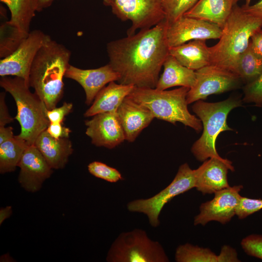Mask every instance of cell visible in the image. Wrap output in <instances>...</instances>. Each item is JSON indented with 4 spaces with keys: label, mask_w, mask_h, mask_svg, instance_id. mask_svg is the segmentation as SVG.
Masks as SVG:
<instances>
[{
    "label": "cell",
    "mask_w": 262,
    "mask_h": 262,
    "mask_svg": "<svg viewBox=\"0 0 262 262\" xmlns=\"http://www.w3.org/2000/svg\"><path fill=\"white\" fill-rule=\"evenodd\" d=\"M165 19L155 26L107 44L109 64L120 76L117 82L140 88H156L169 54Z\"/></svg>",
    "instance_id": "1"
},
{
    "label": "cell",
    "mask_w": 262,
    "mask_h": 262,
    "mask_svg": "<svg viewBox=\"0 0 262 262\" xmlns=\"http://www.w3.org/2000/svg\"><path fill=\"white\" fill-rule=\"evenodd\" d=\"M70 51L48 35L33 62L29 85L48 110L56 107L64 93L63 78L69 66Z\"/></svg>",
    "instance_id": "2"
},
{
    "label": "cell",
    "mask_w": 262,
    "mask_h": 262,
    "mask_svg": "<svg viewBox=\"0 0 262 262\" xmlns=\"http://www.w3.org/2000/svg\"><path fill=\"white\" fill-rule=\"evenodd\" d=\"M221 29L219 41L209 47L211 64L234 73L238 59L248 48L251 36L262 29V19L236 4Z\"/></svg>",
    "instance_id": "3"
},
{
    "label": "cell",
    "mask_w": 262,
    "mask_h": 262,
    "mask_svg": "<svg viewBox=\"0 0 262 262\" xmlns=\"http://www.w3.org/2000/svg\"><path fill=\"white\" fill-rule=\"evenodd\" d=\"M0 85L13 97L17 107V120L21 127L16 136L28 146L34 145L39 135L50 123L45 103L34 92L32 93L25 80L18 77H1Z\"/></svg>",
    "instance_id": "4"
},
{
    "label": "cell",
    "mask_w": 262,
    "mask_h": 262,
    "mask_svg": "<svg viewBox=\"0 0 262 262\" xmlns=\"http://www.w3.org/2000/svg\"><path fill=\"white\" fill-rule=\"evenodd\" d=\"M189 89L186 87L171 90L134 87L128 96L147 107L155 118L173 124L179 122L199 132L201 120L188 110L186 97Z\"/></svg>",
    "instance_id": "5"
},
{
    "label": "cell",
    "mask_w": 262,
    "mask_h": 262,
    "mask_svg": "<svg viewBox=\"0 0 262 262\" xmlns=\"http://www.w3.org/2000/svg\"><path fill=\"white\" fill-rule=\"evenodd\" d=\"M241 104L240 99L230 97L215 103L199 100L192 106L193 112L200 118L203 128L201 136L191 148V152L197 160L202 162L213 157L223 159L216 149V140L221 132L233 130L227 125V118L231 110Z\"/></svg>",
    "instance_id": "6"
},
{
    "label": "cell",
    "mask_w": 262,
    "mask_h": 262,
    "mask_svg": "<svg viewBox=\"0 0 262 262\" xmlns=\"http://www.w3.org/2000/svg\"><path fill=\"white\" fill-rule=\"evenodd\" d=\"M108 262H168L161 244L150 239L143 229L121 233L113 243L106 257Z\"/></svg>",
    "instance_id": "7"
},
{
    "label": "cell",
    "mask_w": 262,
    "mask_h": 262,
    "mask_svg": "<svg viewBox=\"0 0 262 262\" xmlns=\"http://www.w3.org/2000/svg\"><path fill=\"white\" fill-rule=\"evenodd\" d=\"M196 172L188 164L179 168L172 181L164 189L152 197L140 198L129 202L128 210L131 212L142 213L148 218L150 225L157 227L160 224V214L164 205L175 196L195 187Z\"/></svg>",
    "instance_id": "8"
},
{
    "label": "cell",
    "mask_w": 262,
    "mask_h": 262,
    "mask_svg": "<svg viewBox=\"0 0 262 262\" xmlns=\"http://www.w3.org/2000/svg\"><path fill=\"white\" fill-rule=\"evenodd\" d=\"M163 0H112V12L122 21L130 20L128 35L150 28L165 19Z\"/></svg>",
    "instance_id": "9"
},
{
    "label": "cell",
    "mask_w": 262,
    "mask_h": 262,
    "mask_svg": "<svg viewBox=\"0 0 262 262\" xmlns=\"http://www.w3.org/2000/svg\"><path fill=\"white\" fill-rule=\"evenodd\" d=\"M196 81L187 95L188 104L203 100L212 94L237 89L242 81L235 73L217 66L210 64L196 70Z\"/></svg>",
    "instance_id": "10"
},
{
    "label": "cell",
    "mask_w": 262,
    "mask_h": 262,
    "mask_svg": "<svg viewBox=\"0 0 262 262\" xmlns=\"http://www.w3.org/2000/svg\"><path fill=\"white\" fill-rule=\"evenodd\" d=\"M48 36L39 30L30 32L12 53L0 60V76L21 78L29 86V78L33 62Z\"/></svg>",
    "instance_id": "11"
},
{
    "label": "cell",
    "mask_w": 262,
    "mask_h": 262,
    "mask_svg": "<svg viewBox=\"0 0 262 262\" xmlns=\"http://www.w3.org/2000/svg\"><path fill=\"white\" fill-rule=\"evenodd\" d=\"M221 31L216 24L183 16L168 23L166 37L170 48L194 40L218 39Z\"/></svg>",
    "instance_id": "12"
},
{
    "label": "cell",
    "mask_w": 262,
    "mask_h": 262,
    "mask_svg": "<svg viewBox=\"0 0 262 262\" xmlns=\"http://www.w3.org/2000/svg\"><path fill=\"white\" fill-rule=\"evenodd\" d=\"M242 188V185L229 186L214 193L213 199L200 205L199 213L194 219V225L204 226L212 221L222 224L230 221L235 214Z\"/></svg>",
    "instance_id": "13"
},
{
    "label": "cell",
    "mask_w": 262,
    "mask_h": 262,
    "mask_svg": "<svg viewBox=\"0 0 262 262\" xmlns=\"http://www.w3.org/2000/svg\"><path fill=\"white\" fill-rule=\"evenodd\" d=\"M85 133L97 147L112 149L125 140V136L118 118L117 111L97 114L85 122Z\"/></svg>",
    "instance_id": "14"
},
{
    "label": "cell",
    "mask_w": 262,
    "mask_h": 262,
    "mask_svg": "<svg viewBox=\"0 0 262 262\" xmlns=\"http://www.w3.org/2000/svg\"><path fill=\"white\" fill-rule=\"evenodd\" d=\"M18 180L21 186L30 192L38 191L53 172L43 156L34 145L27 147L18 163Z\"/></svg>",
    "instance_id": "15"
},
{
    "label": "cell",
    "mask_w": 262,
    "mask_h": 262,
    "mask_svg": "<svg viewBox=\"0 0 262 262\" xmlns=\"http://www.w3.org/2000/svg\"><path fill=\"white\" fill-rule=\"evenodd\" d=\"M65 77L76 81L82 87L86 95L85 103L89 105L106 84L117 82L120 76L108 63L97 68L88 69L69 65Z\"/></svg>",
    "instance_id": "16"
},
{
    "label": "cell",
    "mask_w": 262,
    "mask_h": 262,
    "mask_svg": "<svg viewBox=\"0 0 262 262\" xmlns=\"http://www.w3.org/2000/svg\"><path fill=\"white\" fill-rule=\"evenodd\" d=\"M228 170H234L230 161L210 158L195 169V188L203 195L214 194L229 186L227 178Z\"/></svg>",
    "instance_id": "17"
},
{
    "label": "cell",
    "mask_w": 262,
    "mask_h": 262,
    "mask_svg": "<svg viewBox=\"0 0 262 262\" xmlns=\"http://www.w3.org/2000/svg\"><path fill=\"white\" fill-rule=\"evenodd\" d=\"M117 115L125 134V140L130 143L134 142L155 118L147 107L128 96L119 106Z\"/></svg>",
    "instance_id": "18"
},
{
    "label": "cell",
    "mask_w": 262,
    "mask_h": 262,
    "mask_svg": "<svg viewBox=\"0 0 262 262\" xmlns=\"http://www.w3.org/2000/svg\"><path fill=\"white\" fill-rule=\"evenodd\" d=\"M34 145L49 165L55 169L64 168L73 151L72 143L68 138L55 139L46 130L37 137Z\"/></svg>",
    "instance_id": "19"
},
{
    "label": "cell",
    "mask_w": 262,
    "mask_h": 262,
    "mask_svg": "<svg viewBox=\"0 0 262 262\" xmlns=\"http://www.w3.org/2000/svg\"><path fill=\"white\" fill-rule=\"evenodd\" d=\"M134 87L131 85L117 83L115 82H110L98 92L84 116L90 117L100 113L116 112Z\"/></svg>",
    "instance_id": "20"
},
{
    "label": "cell",
    "mask_w": 262,
    "mask_h": 262,
    "mask_svg": "<svg viewBox=\"0 0 262 262\" xmlns=\"http://www.w3.org/2000/svg\"><path fill=\"white\" fill-rule=\"evenodd\" d=\"M206 40H194L169 48V54L183 66L197 70L211 64V55Z\"/></svg>",
    "instance_id": "21"
},
{
    "label": "cell",
    "mask_w": 262,
    "mask_h": 262,
    "mask_svg": "<svg viewBox=\"0 0 262 262\" xmlns=\"http://www.w3.org/2000/svg\"><path fill=\"white\" fill-rule=\"evenodd\" d=\"M164 70L156 88L164 90L174 86L192 87L196 81V71L180 64L170 54L163 64Z\"/></svg>",
    "instance_id": "22"
},
{
    "label": "cell",
    "mask_w": 262,
    "mask_h": 262,
    "mask_svg": "<svg viewBox=\"0 0 262 262\" xmlns=\"http://www.w3.org/2000/svg\"><path fill=\"white\" fill-rule=\"evenodd\" d=\"M234 5L232 0H199L183 16L214 23L222 28Z\"/></svg>",
    "instance_id": "23"
},
{
    "label": "cell",
    "mask_w": 262,
    "mask_h": 262,
    "mask_svg": "<svg viewBox=\"0 0 262 262\" xmlns=\"http://www.w3.org/2000/svg\"><path fill=\"white\" fill-rule=\"evenodd\" d=\"M8 7L11 18L7 22L21 33L28 35L36 12L34 0H0Z\"/></svg>",
    "instance_id": "24"
},
{
    "label": "cell",
    "mask_w": 262,
    "mask_h": 262,
    "mask_svg": "<svg viewBox=\"0 0 262 262\" xmlns=\"http://www.w3.org/2000/svg\"><path fill=\"white\" fill-rule=\"evenodd\" d=\"M28 146L16 135L0 144V173L14 171Z\"/></svg>",
    "instance_id": "25"
},
{
    "label": "cell",
    "mask_w": 262,
    "mask_h": 262,
    "mask_svg": "<svg viewBox=\"0 0 262 262\" xmlns=\"http://www.w3.org/2000/svg\"><path fill=\"white\" fill-rule=\"evenodd\" d=\"M234 73L246 84L256 80L262 73V60L253 52L249 45L239 58Z\"/></svg>",
    "instance_id": "26"
},
{
    "label": "cell",
    "mask_w": 262,
    "mask_h": 262,
    "mask_svg": "<svg viewBox=\"0 0 262 262\" xmlns=\"http://www.w3.org/2000/svg\"><path fill=\"white\" fill-rule=\"evenodd\" d=\"M177 262H219L218 255L210 249L186 243L180 245L176 250Z\"/></svg>",
    "instance_id": "27"
},
{
    "label": "cell",
    "mask_w": 262,
    "mask_h": 262,
    "mask_svg": "<svg viewBox=\"0 0 262 262\" xmlns=\"http://www.w3.org/2000/svg\"><path fill=\"white\" fill-rule=\"evenodd\" d=\"M0 57L4 58L12 53L28 36L21 33L7 22L1 26Z\"/></svg>",
    "instance_id": "28"
},
{
    "label": "cell",
    "mask_w": 262,
    "mask_h": 262,
    "mask_svg": "<svg viewBox=\"0 0 262 262\" xmlns=\"http://www.w3.org/2000/svg\"><path fill=\"white\" fill-rule=\"evenodd\" d=\"M199 0H163L165 19L172 22L191 9Z\"/></svg>",
    "instance_id": "29"
},
{
    "label": "cell",
    "mask_w": 262,
    "mask_h": 262,
    "mask_svg": "<svg viewBox=\"0 0 262 262\" xmlns=\"http://www.w3.org/2000/svg\"><path fill=\"white\" fill-rule=\"evenodd\" d=\"M88 170L94 176L109 182L115 183L123 179L118 170L100 162L94 161L90 163Z\"/></svg>",
    "instance_id": "30"
},
{
    "label": "cell",
    "mask_w": 262,
    "mask_h": 262,
    "mask_svg": "<svg viewBox=\"0 0 262 262\" xmlns=\"http://www.w3.org/2000/svg\"><path fill=\"white\" fill-rule=\"evenodd\" d=\"M243 100L254 103L256 106H262V73L254 81L246 84L244 87Z\"/></svg>",
    "instance_id": "31"
},
{
    "label": "cell",
    "mask_w": 262,
    "mask_h": 262,
    "mask_svg": "<svg viewBox=\"0 0 262 262\" xmlns=\"http://www.w3.org/2000/svg\"><path fill=\"white\" fill-rule=\"evenodd\" d=\"M262 209V199H253L241 196L235 214L239 219H244Z\"/></svg>",
    "instance_id": "32"
},
{
    "label": "cell",
    "mask_w": 262,
    "mask_h": 262,
    "mask_svg": "<svg viewBox=\"0 0 262 262\" xmlns=\"http://www.w3.org/2000/svg\"><path fill=\"white\" fill-rule=\"evenodd\" d=\"M241 245L247 255L262 260V235H249L242 240Z\"/></svg>",
    "instance_id": "33"
},
{
    "label": "cell",
    "mask_w": 262,
    "mask_h": 262,
    "mask_svg": "<svg viewBox=\"0 0 262 262\" xmlns=\"http://www.w3.org/2000/svg\"><path fill=\"white\" fill-rule=\"evenodd\" d=\"M72 108V103L65 102L60 107L48 109L46 115L50 123H62L65 117L71 111Z\"/></svg>",
    "instance_id": "34"
},
{
    "label": "cell",
    "mask_w": 262,
    "mask_h": 262,
    "mask_svg": "<svg viewBox=\"0 0 262 262\" xmlns=\"http://www.w3.org/2000/svg\"><path fill=\"white\" fill-rule=\"evenodd\" d=\"M48 133L55 139L68 138L70 130L62 123H50L46 129Z\"/></svg>",
    "instance_id": "35"
},
{
    "label": "cell",
    "mask_w": 262,
    "mask_h": 262,
    "mask_svg": "<svg viewBox=\"0 0 262 262\" xmlns=\"http://www.w3.org/2000/svg\"><path fill=\"white\" fill-rule=\"evenodd\" d=\"M249 46L253 52L262 60V29L251 36Z\"/></svg>",
    "instance_id": "36"
},
{
    "label": "cell",
    "mask_w": 262,
    "mask_h": 262,
    "mask_svg": "<svg viewBox=\"0 0 262 262\" xmlns=\"http://www.w3.org/2000/svg\"><path fill=\"white\" fill-rule=\"evenodd\" d=\"M5 94L1 92L0 94V126H5L7 124L11 123L13 118L8 113V109L5 102Z\"/></svg>",
    "instance_id": "37"
},
{
    "label": "cell",
    "mask_w": 262,
    "mask_h": 262,
    "mask_svg": "<svg viewBox=\"0 0 262 262\" xmlns=\"http://www.w3.org/2000/svg\"><path fill=\"white\" fill-rule=\"evenodd\" d=\"M219 262H240L235 249L228 246H224L218 255Z\"/></svg>",
    "instance_id": "38"
},
{
    "label": "cell",
    "mask_w": 262,
    "mask_h": 262,
    "mask_svg": "<svg viewBox=\"0 0 262 262\" xmlns=\"http://www.w3.org/2000/svg\"><path fill=\"white\" fill-rule=\"evenodd\" d=\"M242 7L248 13L262 19V0L252 5H244Z\"/></svg>",
    "instance_id": "39"
},
{
    "label": "cell",
    "mask_w": 262,
    "mask_h": 262,
    "mask_svg": "<svg viewBox=\"0 0 262 262\" xmlns=\"http://www.w3.org/2000/svg\"><path fill=\"white\" fill-rule=\"evenodd\" d=\"M54 0H34L36 12H40L44 9L51 5ZM103 3L108 6H110L112 0H102Z\"/></svg>",
    "instance_id": "40"
},
{
    "label": "cell",
    "mask_w": 262,
    "mask_h": 262,
    "mask_svg": "<svg viewBox=\"0 0 262 262\" xmlns=\"http://www.w3.org/2000/svg\"><path fill=\"white\" fill-rule=\"evenodd\" d=\"M13 130V129L12 127L0 126V144L12 138L15 136Z\"/></svg>",
    "instance_id": "41"
},
{
    "label": "cell",
    "mask_w": 262,
    "mask_h": 262,
    "mask_svg": "<svg viewBox=\"0 0 262 262\" xmlns=\"http://www.w3.org/2000/svg\"><path fill=\"white\" fill-rule=\"evenodd\" d=\"M12 213L11 206H8L4 208H1L0 210V225H1L5 219L9 218Z\"/></svg>",
    "instance_id": "42"
},
{
    "label": "cell",
    "mask_w": 262,
    "mask_h": 262,
    "mask_svg": "<svg viewBox=\"0 0 262 262\" xmlns=\"http://www.w3.org/2000/svg\"><path fill=\"white\" fill-rule=\"evenodd\" d=\"M12 258L8 254L2 255L0 258V262H12Z\"/></svg>",
    "instance_id": "43"
},
{
    "label": "cell",
    "mask_w": 262,
    "mask_h": 262,
    "mask_svg": "<svg viewBox=\"0 0 262 262\" xmlns=\"http://www.w3.org/2000/svg\"><path fill=\"white\" fill-rule=\"evenodd\" d=\"M233 0V2L234 3V4H236L239 1H240V0H245V5H249L250 4V3L251 1V0Z\"/></svg>",
    "instance_id": "44"
}]
</instances>
